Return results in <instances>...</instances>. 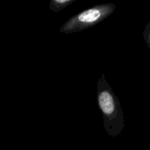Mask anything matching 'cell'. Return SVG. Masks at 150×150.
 <instances>
[{
	"label": "cell",
	"mask_w": 150,
	"mask_h": 150,
	"mask_svg": "<svg viewBox=\"0 0 150 150\" xmlns=\"http://www.w3.org/2000/svg\"><path fill=\"white\" fill-rule=\"evenodd\" d=\"M97 101L103 118L105 130L111 137L120 134L124 129V114L119 98L107 82L104 73L97 83Z\"/></svg>",
	"instance_id": "6da1fadb"
},
{
	"label": "cell",
	"mask_w": 150,
	"mask_h": 150,
	"mask_svg": "<svg viewBox=\"0 0 150 150\" xmlns=\"http://www.w3.org/2000/svg\"><path fill=\"white\" fill-rule=\"evenodd\" d=\"M115 9L116 4L114 3L97 4L89 7L70 18L60 28V32L70 34L93 27L111 16Z\"/></svg>",
	"instance_id": "7a4b0ae2"
},
{
	"label": "cell",
	"mask_w": 150,
	"mask_h": 150,
	"mask_svg": "<svg viewBox=\"0 0 150 150\" xmlns=\"http://www.w3.org/2000/svg\"><path fill=\"white\" fill-rule=\"evenodd\" d=\"M76 1V0H51L49 3L50 10L55 13L60 12Z\"/></svg>",
	"instance_id": "3957f363"
},
{
	"label": "cell",
	"mask_w": 150,
	"mask_h": 150,
	"mask_svg": "<svg viewBox=\"0 0 150 150\" xmlns=\"http://www.w3.org/2000/svg\"><path fill=\"white\" fill-rule=\"evenodd\" d=\"M143 37L145 42L150 50V21L147 23L143 32Z\"/></svg>",
	"instance_id": "277c9868"
}]
</instances>
